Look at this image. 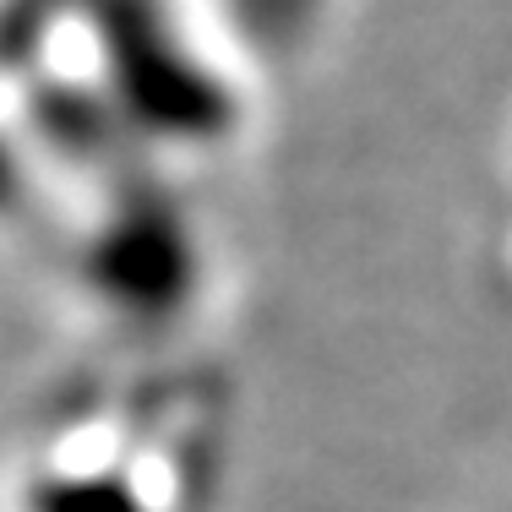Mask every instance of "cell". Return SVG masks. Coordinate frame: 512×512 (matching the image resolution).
Masks as SVG:
<instances>
[{"instance_id": "1", "label": "cell", "mask_w": 512, "mask_h": 512, "mask_svg": "<svg viewBox=\"0 0 512 512\" xmlns=\"http://www.w3.org/2000/svg\"><path fill=\"white\" fill-rule=\"evenodd\" d=\"M142 414L109 387H60L0 453V512H164L148 474L158 447L137 442Z\"/></svg>"}]
</instances>
